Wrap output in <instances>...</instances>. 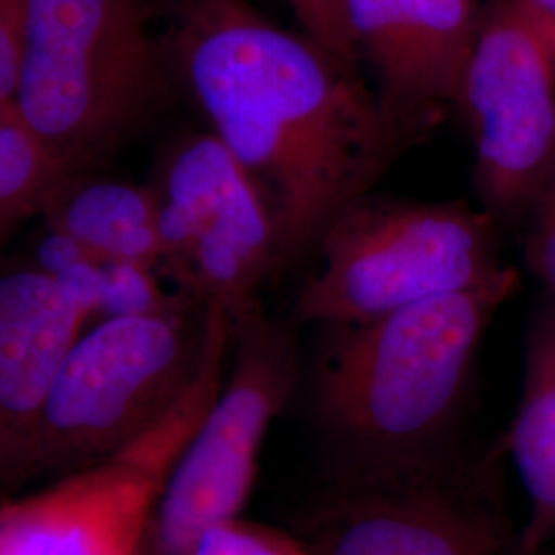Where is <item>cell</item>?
Listing matches in <instances>:
<instances>
[{
    "label": "cell",
    "mask_w": 555,
    "mask_h": 555,
    "mask_svg": "<svg viewBox=\"0 0 555 555\" xmlns=\"http://www.w3.org/2000/svg\"><path fill=\"white\" fill-rule=\"evenodd\" d=\"M165 46L210 132L266 194L282 256L321 241L397 149L403 126L358 70L247 0H173Z\"/></svg>",
    "instance_id": "cell-1"
},
{
    "label": "cell",
    "mask_w": 555,
    "mask_h": 555,
    "mask_svg": "<svg viewBox=\"0 0 555 555\" xmlns=\"http://www.w3.org/2000/svg\"><path fill=\"white\" fill-rule=\"evenodd\" d=\"M151 21L149 0H29L11 105L68 173L112 159L167 100Z\"/></svg>",
    "instance_id": "cell-2"
},
{
    "label": "cell",
    "mask_w": 555,
    "mask_h": 555,
    "mask_svg": "<svg viewBox=\"0 0 555 555\" xmlns=\"http://www.w3.org/2000/svg\"><path fill=\"white\" fill-rule=\"evenodd\" d=\"M516 284L506 268L472 288L341 325L318 383L323 420L358 449L414 453L453 416L479 344Z\"/></svg>",
    "instance_id": "cell-3"
},
{
    "label": "cell",
    "mask_w": 555,
    "mask_h": 555,
    "mask_svg": "<svg viewBox=\"0 0 555 555\" xmlns=\"http://www.w3.org/2000/svg\"><path fill=\"white\" fill-rule=\"evenodd\" d=\"M206 309L194 373L118 451L0 506V555H142L160 490L224 383L233 319Z\"/></svg>",
    "instance_id": "cell-4"
},
{
    "label": "cell",
    "mask_w": 555,
    "mask_h": 555,
    "mask_svg": "<svg viewBox=\"0 0 555 555\" xmlns=\"http://www.w3.org/2000/svg\"><path fill=\"white\" fill-rule=\"evenodd\" d=\"M500 263L494 217L453 202L357 199L321 237V266L298 318L352 325L483 284Z\"/></svg>",
    "instance_id": "cell-5"
},
{
    "label": "cell",
    "mask_w": 555,
    "mask_h": 555,
    "mask_svg": "<svg viewBox=\"0 0 555 555\" xmlns=\"http://www.w3.org/2000/svg\"><path fill=\"white\" fill-rule=\"evenodd\" d=\"M183 311L105 318L60 364L31 469L85 467L118 451L178 396L198 362Z\"/></svg>",
    "instance_id": "cell-6"
},
{
    "label": "cell",
    "mask_w": 555,
    "mask_h": 555,
    "mask_svg": "<svg viewBox=\"0 0 555 555\" xmlns=\"http://www.w3.org/2000/svg\"><path fill=\"white\" fill-rule=\"evenodd\" d=\"M151 188L160 276L231 315L258 302L259 284L282 258L276 219L258 181L222 140L212 132L176 140Z\"/></svg>",
    "instance_id": "cell-7"
},
{
    "label": "cell",
    "mask_w": 555,
    "mask_h": 555,
    "mask_svg": "<svg viewBox=\"0 0 555 555\" xmlns=\"http://www.w3.org/2000/svg\"><path fill=\"white\" fill-rule=\"evenodd\" d=\"M235 362L160 490L151 537L188 555L208 527L237 518L251 494L266 433L293 383V350L258 302L233 315Z\"/></svg>",
    "instance_id": "cell-8"
},
{
    "label": "cell",
    "mask_w": 555,
    "mask_h": 555,
    "mask_svg": "<svg viewBox=\"0 0 555 555\" xmlns=\"http://www.w3.org/2000/svg\"><path fill=\"white\" fill-rule=\"evenodd\" d=\"M456 107L488 212L529 215L555 169V60L518 0L483 15Z\"/></svg>",
    "instance_id": "cell-9"
},
{
    "label": "cell",
    "mask_w": 555,
    "mask_h": 555,
    "mask_svg": "<svg viewBox=\"0 0 555 555\" xmlns=\"http://www.w3.org/2000/svg\"><path fill=\"white\" fill-rule=\"evenodd\" d=\"M346 15L401 126L456 107L483 20L477 0H346Z\"/></svg>",
    "instance_id": "cell-10"
},
{
    "label": "cell",
    "mask_w": 555,
    "mask_h": 555,
    "mask_svg": "<svg viewBox=\"0 0 555 555\" xmlns=\"http://www.w3.org/2000/svg\"><path fill=\"white\" fill-rule=\"evenodd\" d=\"M89 319L34 261L0 268V476L29 472L52 383Z\"/></svg>",
    "instance_id": "cell-11"
},
{
    "label": "cell",
    "mask_w": 555,
    "mask_h": 555,
    "mask_svg": "<svg viewBox=\"0 0 555 555\" xmlns=\"http://www.w3.org/2000/svg\"><path fill=\"white\" fill-rule=\"evenodd\" d=\"M496 506L424 481H380L327 516L321 555H513Z\"/></svg>",
    "instance_id": "cell-12"
},
{
    "label": "cell",
    "mask_w": 555,
    "mask_h": 555,
    "mask_svg": "<svg viewBox=\"0 0 555 555\" xmlns=\"http://www.w3.org/2000/svg\"><path fill=\"white\" fill-rule=\"evenodd\" d=\"M41 217L48 229L75 238L101 258L159 272V215L151 185L73 173L60 181Z\"/></svg>",
    "instance_id": "cell-13"
},
{
    "label": "cell",
    "mask_w": 555,
    "mask_h": 555,
    "mask_svg": "<svg viewBox=\"0 0 555 555\" xmlns=\"http://www.w3.org/2000/svg\"><path fill=\"white\" fill-rule=\"evenodd\" d=\"M508 444L529 498V516L516 533L513 555L545 554L555 537V307L531 339Z\"/></svg>",
    "instance_id": "cell-14"
},
{
    "label": "cell",
    "mask_w": 555,
    "mask_h": 555,
    "mask_svg": "<svg viewBox=\"0 0 555 555\" xmlns=\"http://www.w3.org/2000/svg\"><path fill=\"white\" fill-rule=\"evenodd\" d=\"M60 163L11 103H0V247L25 220L43 212L60 181L68 178Z\"/></svg>",
    "instance_id": "cell-15"
},
{
    "label": "cell",
    "mask_w": 555,
    "mask_h": 555,
    "mask_svg": "<svg viewBox=\"0 0 555 555\" xmlns=\"http://www.w3.org/2000/svg\"><path fill=\"white\" fill-rule=\"evenodd\" d=\"M160 274L132 261L105 259L100 318H132L183 311L181 298L163 291Z\"/></svg>",
    "instance_id": "cell-16"
},
{
    "label": "cell",
    "mask_w": 555,
    "mask_h": 555,
    "mask_svg": "<svg viewBox=\"0 0 555 555\" xmlns=\"http://www.w3.org/2000/svg\"><path fill=\"white\" fill-rule=\"evenodd\" d=\"M300 31L339 64L357 70V43L346 15V0H286Z\"/></svg>",
    "instance_id": "cell-17"
},
{
    "label": "cell",
    "mask_w": 555,
    "mask_h": 555,
    "mask_svg": "<svg viewBox=\"0 0 555 555\" xmlns=\"http://www.w3.org/2000/svg\"><path fill=\"white\" fill-rule=\"evenodd\" d=\"M527 259L555 298V169L541 188L531 210Z\"/></svg>",
    "instance_id": "cell-18"
},
{
    "label": "cell",
    "mask_w": 555,
    "mask_h": 555,
    "mask_svg": "<svg viewBox=\"0 0 555 555\" xmlns=\"http://www.w3.org/2000/svg\"><path fill=\"white\" fill-rule=\"evenodd\" d=\"M278 541L280 537L231 518L208 527L188 555H268Z\"/></svg>",
    "instance_id": "cell-19"
},
{
    "label": "cell",
    "mask_w": 555,
    "mask_h": 555,
    "mask_svg": "<svg viewBox=\"0 0 555 555\" xmlns=\"http://www.w3.org/2000/svg\"><path fill=\"white\" fill-rule=\"evenodd\" d=\"M29 0H0V103H11L20 77Z\"/></svg>",
    "instance_id": "cell-20"
},
{
    "label": "cell",
    "mask_w": 555,
    "mask_h": 555,
    "mask_svg": "<svg viewBox=\"0 0 555 555\" xmlns=\"http://www.w3.org/2000/svg\"><path fill=\"white\" fill-rule=\"evenodd\" d=\"M527 13L531 15V20L535 21L537 29L541 31L543 40H545V43L550 46L552 56H554L555 60V20H552V17H543V15H537V13H531L529 9H527Z\"/></svg>",
    "instance_id": "cell-21"
},
{
    "label": "cell",
    "mask_w": 555,
    "mask_h": 555,
    "mask_svg": "<svg viewBox=\"0 0 555 555\" xmlns=\"http://www.w3.org/2000/svg\"><path fill=\"white\" fill-rule=\"evenodd\" d=\"M518 2H520L525 9H529L531 13L555 20V0H518Z\"/></svg>",
    "instance_id": "cell-22"
},
{
    "label": "cell",
    "mask_w": 555,
    "mask_h": 555,
    "mask_svg": "<svg viewBox=\"0 0 555 555\" xmlns=\"http://www.w3.org/2000/svg\"><path fill=\"white\" fill-rule=\"evenodd\" d=\"M268 555H305L298 547H295L293 543H288V541H278L276 547L270 552Z\"/></svg>",
    "instance_id": "cell-23"
},
{
    "label": "cell",
    "mask_w": 555,
    "mask_h": 555,
    "mask_svg": "<svg viewBox=\"0 0 555 555\" xmlns=\"http://www.w3.org/2000/svg\"><path fill=\"white\" fill-rule=\"evenodd\" d=\"M543 555H547V554H543ZM555 555V554H554Z\"/></svg>",
    "instance_id": "cell-24"
}]
</instances>
